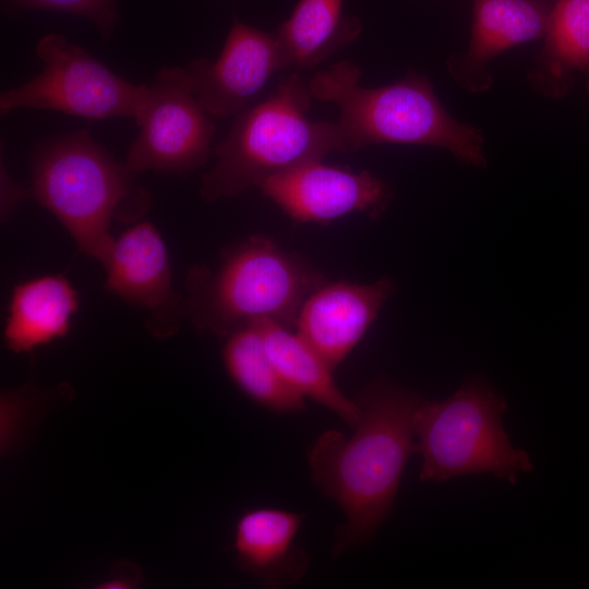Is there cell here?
Masks as SVG:
<instances>
[{
	"mask_svg": "<svg viewBox=\"0 0 589 589\" xmlns=\"http://www.w3.org/2000/svg\"><path fill=\"white\" fill-rule=\"evenodd\" d=\"M424 397L388 380L364 386L354 401L360 419L354 433L327 430L312 444L311 479L342 509L333 556L369 541L389 515L404 469L417 453L413 418Z\"/></svg>",
	"mask_w": 589,
	"mask_h": 589,
	"instance_id": "6da1fadb",
	"label": "cell"
},
{
	"mask_svg": "<svg viewBox=\"0 0 589 589\" xmlns=\"http://www.w3.org/2000/svg\"><path fill=\"white\" fill-rule=\"evenodd\" d=\"M361 71L342 60L317 72L308 83L313 98L334 103L344 153L376 144H414L448 151L462 164L484 168V137L445 109L429 79L416 72L389 85L359 84Z\"/></svg>",
	"mask_w": 589,
	"mask_h": 589,
	"instance_id": "7a4b0ae2",
	"label": "cell"
},
{
	"mask_svg": "<svg viewBox=\"0 0 589 589\" xmlns=\"http://www.w3.org/2000/svg\"><path fill=\"white\" fill-rule=\"evenodd\" d=\"M31 171V194L62 223L83 252L104 265L115 243L111 218L129 221L148 207L147 193L132 184V171L87 129L37 144Z\"/></svg>",
	"mask_w": 589,
	"mask_h": 589,
	"instance_id": "3957f363",
	"label": "cell"
},
{
	"mask_svg": "<svg viewBox=\"0 0 589 589\" xmlns=\"http://www.w3.org/2000/svg\"><path fill=\"white\" fill-rule=\"evenodd\" d=\"M312 98L309 84L294 73L266 99L238 113L215 148L214 166L202 177V199L213 203L232 197L292 167L344 153L337 122L308 118Z\"/></svg>",
	"mask_w": 589,
	"mask_h": 589,
	"instance_id": "277c9868",
	"label": "cell"
},
{
	"mask_svg": "<svg viewBox=\"0 0 589 589\" xmlns=\"http://www.w3.org/2000/svg\"><path fill=\"white\" fill-rule=\"evenodd\" d=\"M325 281L299 254L251 237L227 252L214 273H194L184 315L196 328L226 337L259 321L292 328L305 299Z\"/></svg>",
	"mask_w": 589,
	"mask_h": 589,
	"instance_id": "5b68a950",
	"label": "cell"
},
{
	"mask_svg": "<svg viewBox=\"0 0 589 589\" xmlns=\"http://www.w3.org/2000/svg\"><path fill=\"white\" fill-rule=\"evenodd\" d=\"M507 401L485 378L473 376L443 401L422 399L413 418L419 478L444 482L473 473H493L514 484L530 472L527 452L515 448L502 419Z\"/></svg>",
	"mask_w": 589,
	"mask_h": 589,
	"instance_id": "8992f818",
	"label": "cell"
},
{
	"mask_svg": "<svg viewBox=\"0 0 589 589\" xmlns=\"http://www.w3.org/2000/svg\"><path fill=\"white\" fill-rule=\"evenodd\" d=\"M35 51L43 62L41 72L1 94L2 115L40 109L88 120L124 117L137 123L141 119L149 85L124 80L61 34L43 36Z\"/></svg>",
	"mask_w": 589,
	"mask_h": 589,
	"instance_id": "52a82bcc",
	"label": "cell"
},
{
	"mask_svg": "<svg viewBox=\"0 0 589 589\" xmlns=\"http://www.w3.org/2000/svg\"><path fill=\"white\" fill-rule=\"evenodd\" d=\"M136 124L141 130L124 163L130 171L185 175L206 163L215 127L184 68L158 71Z\"/></svg>",
	"mask_w": 589,
	"mask_h": 589,
	"instance_id": "ba28073f",
	"label": "cell"
},
{
	"mask_svg": "<svg viewBox=\"0 0 589 589\" xmlns=\"http://www.w3.org/2000/svg\"><path fill=\"white\" fill-rule=\"evenodd\" d=\"M259 189L299 223L326 224L354 212L378 217L393 199L388 183L370 171L326 166L322 160L277 173Z\"/></svg>",
	"mask_w": 589,
	"mask_h": 589,
	"instance_id": "9c48e42d",
	"label": "cell"
},
{
	"mask_svg": "<svg viewBox=\"0 0 589 589\" xmlns=\"http://www.w3.org/2000/svg\"><path fill=\"white\" fill-rule=\"evenodd\" d=\"M184 69L206 112L226 118L247 109L272 76L287 68L275 33L235 16L217 60L197 58Z\"/></svg>",
	"mask_w": 589,
	"mask_h": 589,
	"instance_id": "30bf717a",
	"label": "cell"
},
{
	"mask_svg": "<svg viewBox=\"0 0 589 589\" xmlns=\"http://www.w3.org/2000/svg\"><path fill=\"white\" fill-rule=\"evenodd\" d=\"M394 288L388 277L371 284L325 281L303 302L297 334L334 371L365 334Z\"/></svg>",
	"mask_w": 589,
	"mask_h": 589,
	"instance_id": "8fae6325",
	"label": "cell"
},
{
	"mask_svg": "<svg viewBox=\"0 0 589 589\" xmlns=\"http://www.w3.org/2000/svg\"><path fill=\"white\" fill-rule=\"evenodd\" d=\"M555 0H474L469 44L446 60L450 77L469 93L491 88L492 61L515 46L542 39Z\"/></svg>",
	"mask_w": 589,
	"mask_h": 589,
	"instance_id": "7c38bea8",
	"label": "cell"
},
{
	"mask_svg": "<svg viewBox=\"0 0 589 589\" xmlns=\"http://www.w3.org/2000/svg\"><path fill=\"white\" fill-rule=\"evenodd\" d=\"M105 267L107 290L149 310L155 323L169 312L184 314V301L172 290L165 243L152 224L132 226L116 240Z\"/></svg>",
	"mask_w": 589,
	"mask_h": 589,
	"instance_id": "4fadbf2b",
	"label": "cell"
},
{
	"mask_svg": "<svg viewBox=\"0 0 589 589\" xmlns=\"http://www.w3.org/2000/svg\"><path fill=\"white\" fill-rule=\"evenodd\" d=\"M303 517L273 507L244 512L236 522L233 538L239 568L267 587L299 581L309 566L306 552L294 544Z\"/></svg>",
	"mask_w": 589,
	"mask_h": 589,
	"instance_id": "5bb4252c",
	"label": "cell"
},
{
	"mask_svg": "<svg viewBox=\"0 0 589 589\" xmlns=\"http://www.w3.org/2000/svg\"><path fill=\"white\" fill-rule=\"evenodd\" d=\"M542 39L528 74L532 89L561 98L570 91L575 75L584 74L589 97V0H555Z\"/></svg>",
	"mask_w": 589,
	"mask_h": 589,
	"instance_id": "9a60e30c",
	"label": "cell"
},
{
	"mask_svg": "<svg viewBox=\"0 0 589 589\" xmlns=\"http://www.w3.org/2000/svg\"><path fill=\"white\" fill-rule=\"evenodd\" d=\"M76 291L62 276H44L14 288L4 327L7 347L15 352L64 337L77 310Z\"/></svg>",
	"mask_w": 589,
	"mask_h": 589,
	"instance_id": "2e32d148",
	"label": "cell"
},
{
	"mask_svg": "<svg viewBox=\"0 0 589 589\" xmlns=\"http://www.w3.org/2000/svg\"><path fill=\"white\" fill-rule=\"evenodd\" d=\"M265 350L284 380L298 393L337 414L350 428L360 419V408L335 383L333 370L296 333L276 322H254Z\"/></svg>",
	"mask_w": 589,
	"mask_h": 589,
	"instance_id": "e0dca14e",
	"label": "cell"
},
{
	"mask_svg": "<svg viewBox=\"0 0 589 589\" xmlns=\"http://www.w3.org/2000/svg\"><path fill=\"white\" fill-rule=\"evenodd\" d=\"M344 0H300L276 38L286 68L308 70L324 62L361 33V22L342 12Z\"/></svg>",
	"mask_w": 589,
	"mask_h": 589,
	"instance_id": "ac0fdd59",
	"label": "cell"
},
{
	"mask_svg": "<svg viewBox=\"0 0 589 589\" xmlns=\"http://www.w3.org/2000/svg\"><path fill=\"white\" fill-rule=\"evenodd\" d=\"M223 361L232 382L261 406L280 413L305 409V397L293 389L277 371L254 323L227 336Z\"/></svg>",
	"mask_w": 589,
	"mask_h": 589,
	"instance_id": "d6986e66",
	"label": "cell"
},
{
	"mask_svg": "<svg viewBox=\"0 0 589 589\" xmlns=\"http://www.w3.org/2000/svg\"><path fill=\"white\" fill-rule=\"evenodd\" d=\"M7 15L27 10H48L77 15L89 21L103 40H108L118 23L117 0H1Z\"/></svg>",
	"mask_w": 589,
	"mask_h": 589,
	"instance_id": "ffe728a7",
	"label": "cell"
},
{
	"mask_svg": "<svg viewBox=\"0 0 589 589\" xmlns=\"http://www.w3.org/2000/svg\"><path fill=\"white\" fill-rule=\"evenodd\" d=\"M1 187V219L8 221L17 209L20 203L26 196V191L14 181L8 171L3 158H1L0 170Z\"/></svg>",
	"mask_w": 589,
	"mask_h": 589,
	"instance_id": "44dd1931",
	"label": "cell"
},
{
	"mask_svg": "<svg viewBox=\"0 0 589 589\" xmlns=\"http://www.w3.org/2000/svg\"><path fill=\"white\" fill-rule=\"evenodd\" d=\"M140 575L136 574L135 567H129L127 572L118 570L109 578L98 584L101 589H121L132 588L137 582Z\"/></svg>",
	"mask_w": 589,
	"mask_h": 589,
	"instance_id": "7402d4cb",
	"label": "cell"
}]
</instances>
